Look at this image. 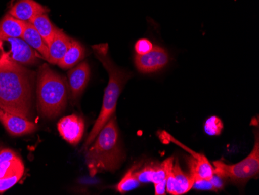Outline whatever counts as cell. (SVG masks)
Instances as JSON below:
<instances>
[{"label": "cell", "mask_w": 259, "mask_h": 195, "mask_svg": "<svg viewBox=\"0 0 259 195\" xmlns=\"http://www.w3.org/2000/svg\"><path fill=\"white\" fill-rule=\"evenodd\" d=\"M155 45H153L152 42L147 38H141L135 43V50L136 55H142L148 53L150 51L152 50Z\"/></svg>", "instance_id": "cell-24"}, {"label": "cell", "mask_w": 259, "mask_h": 195, "mask_svg": "<svg viewBox=\"0 0 259 195\" xmlns=\"http://www.w3.org/2000/svg\"><path fill=\"white\" fill-rule=\"evenodd\" d=\"M33 72L6 57L0 59V108L24 119L33 117Z\"/></svg>", "instance_id": "cell-1"}, {"label": "cell", "mask_w": 259, "mask_h": 195, "mask_svg": "<svg viewBox=\"0 0 259 195\" xmlns=\"http://www.w3.org/2000/svg\"><path fill=\"white\" fill-rule=\"evenodd\" d=\"M224 129L222 121L216 116L210 117L206 120L204 125V130L209 135H219Z\"/></svg>", "instance_id": "cell-22"}, {"label": "cell", "mask_w": 259, "mask_h": 195, "mask_svg": "<svg viewBox=\"0 0 259 195\" xmlns=\"http://www.w3.org/2000/svg\"><path fill=\"white\" fill-rule=\"evenodd\" d=\"M155 193L156 195H164L166 193V182L155 183Z\"/></svg>", "instance_id": "cell-26"}, {"label": "cell", "mask_w": 259, "mask_h": 195, "mask_svg": "<svg viewBox=\"0 0 259 195\" xmlns=\"http://www.w3.org/2000/svg\"><path fill=\"white\" fill-rule=\"evenodd\" d=\"M49 11V9L34 0H18L11 7L8 14L22 21L30 22L36 16L47 14Z\"/></svg>", "instance_id": "cell-11"}, {"label": "cell", "mask_w": 259, "mask_h": 195, "mask_svg": "<svg viewBox=\"0 0 259 195\" xmlns=\"http://www.w3.org/2000/svg\"><path fill=\"white\" fill-rule=\"evenodd\" d=\"M0 122L7 132L14 136L33 133L37 130V125L31 121L20 116L4 111L0 108Z\"/></svg>", "instance_id": "cell-9"}, {"label": "cell", "mask_w": 259, "mask_h": 195, "mask_svg": "<svg viewBox=\"0 0 259 195\" xmlns=\"http://www.w3.org/2000/svg\"><path fill=\"white\" fill-rule=\"evenodd\" d=\"M29 23H30L33 27L37 30V32L43 37L44 40L49 45L58 28L52 24V22L51 21L47 14H41L36 16Z\"/></svg>", "instance_id": "cell-19"}, {"label": "cell", "mask_w": 259, "mask_h": 195, "mask_svg": "<svg viewBox=\"0 0 259 195\" xmlns=\"http://www.w3.org/2000/svg\"><path fill=\"white\" fill-rule=\"evenodd\" d=\"M25 167L20 157L0 164V178L10 177L19 173H24Z\"/></svg>", "instance_id": "cell-20"}, {"label": "cell", "mask_w": 259, "mask_h": 195, "mask_svg": "<svg viewBox=\"0 0 259 195\" xmlns=\"http://www.w3.org/2000/svg\"><path fill=\"white\" fill-rule=\"evenodd\" d=\"M85 49L78 41L72 39L69 48L58 65L64 69H69L78 65L85 58Z\"/></svg>", "instance_id": "cell-17"}, {"label": "cell", "mask_w": 259, "mask_h": 195, "mask_svg": "<svg viewBox=\"0 0 259 195\" xmlns=\"http://www.w3.org/2000/svg\"><path fill=\"white\" fill-rule=\"evenodd\" d=\"M91 69L88 62H82L70 69L68 72V89L73 99H77L83 93L90 82Z\"/></svg>", "instance_id": "cell-10"}, {"label": "cell", "mask_w": 259, "mask_h": 195, "mask_svg": "<svg viewBox=\"0 0 259 195\" xmlns=\"http://www.w3.org/2000/svg\"><path fill=\"white\" fill-rule=\"evenodd\" d=\"M174 175V195H182L187 193L193 188L195 179L191 174L183 171L178 162L173 164Z\"/></svg>", "instance_id": "cell-18"}, {"label": "cell", "mask_w": 259, "mask_h": 195, "mask_svg": "<svg viewBox=\"0 0 259 195\" xmlns=\"http://www.w3.org/2000/svg\"><path fill=\"white\" fill-rule=\"evenodd\" d=\"M27 22L22 21L7 14L0 21V41L6 39L21 38Z\"/></svg>", "instance_id": "cell-14"}, {"label": "cell", "mask_w": 259, "mask_h": 195, "mask_svg": "<svg viewBox=\"0 0 259 195\" xmlns=\"http://www.w3.org/2000/svg\"><path fill=\"white\" fill-rule=\"evenodd\" d=\"M23 174L24 173H19L12 177L0 178V193H4L12 187H14L23 177Z\"/></svg>", "instance_id": "cell-23"}, {"label": "cell", "mask_w": 259, "mask_h": 195, "mask_svg": "<svg viewBox=\"0 0 259 195\" xmlns=\"http://www.w3.org/2000/svg\"><path fill=\"white\" fill-rule=\"evenodd\" d=\"M93 53L97 59L101 62L105 69L108 72L109 82L105 89L103 96V105L100 114L93 125L91 132L87 136V140L81 148L82 152H85L87 148L95 140L96 137L98 135L103 126L107 122L115 115L116 104L122 90L128 80L132 78V72L120 68L114 63L109 53L108 44H100L93 45Z\"/></svg>", "instance_id": "cell-2"}, {"label": "cell", "mask_w": 259, "mask_h": 195, "mask_svg": "<svg viewBox=\"0 0 259 195\" xmlns=\"http://www.w3.org/2000/svg\"><path fill=\"white\" fill-rule=\"evenodd\" d=\"M124 160L120 142L118 125L113 116L99 132L85 151V161L90 175L103 171L113 172Z\"/></svg>", "instance_id": "cell-3"}, {"label": "cell", "mask_w": 259, "mask_h": 195, "mask_svg": "<svg viewBox=\"0 0 259 195\" xmlns=\"http://www.w3.org/2000/svg\"><path fill=\"white\" fill-rule=\"evenodd\" d=\"M21 38L25 41L32 49L37 51L45 60L49 61V45L29 22L26 23L25 29Z\"/></svg>", "instance_id": "cell-15"}, {"label": "cell", "mask_w": 259, "mask_h": 195, "mask_svg": "<svg viewBox=\"0 0 259 195\" xmlns=\"http://www.w3.org/2000/svg\"><path fill=\"white\" fill-rule=\"evenodd\" d=\"M214 174L221 178L229 179L233 183L243 185L248 180L256 178L259 174L258 135L251 153L235 164H227L222 161H213Z\"/></svg>", "instance_id": "cell-5"}, {"label": "cell", "mask_w": 259, "mask_h": 195, "mask_svg": "<svg viewBox=\"0 0 259 195\" xmlns=\"http://www.w3.org/2000/svg\"><path fill=\"white\" fill-rule=\"evenodd\" d=\"M61 136L71 145H77L83 136L85 122L76 114L62 118L58 123Z\"/></svg>", "instance_id": "cell-8"}, {"label": "cell", "mask_w": 259, "mask_h": 195, "mask_svg": "<svg viewBox=\"0 0 259 195\" xmlns=\"http://www.w3.org/2000/svg\"><path fill=\"white\" fill-rule=\"evenodd\" d=\"M135 174L140 183H153L154 184L166 182V170L163 163L161 164H147L138 169L135 166Z\"/></svg>", "instance_id": "cell-13"}, {"label": "cell", "mask_w": 259, "mask_h": 195, "mask_svg": "<svg viewBox=\"0 0 259 195\" xmlns=\"http://www.w3.org/2000/svg\"><path fill=\"white\" fill-rule=\"evenodd\" d=\"M2 42L8 45V51L3 52V56L7 59L20 65H33L38 63L37 53L23 39L13 37Z\"/></svg>", "instance_id": "cell-7"}, {"label": "cell", "mask_w": 259, "mask_h": 195, "mask_svg": "<svg viewBox=\"0 0 259 195\" xmlns=\"http://www.w3.org/2000/svg\"><path fill=\"white\" fill-rule=\"evenodd\" d=\"M17 157H18L17 153L14 151L10 149V148H0V164L5 162V161L14 160Z\"/></svg>", "instance_id": "cell-25"}, {"label": "cell", "mask_w": 259, "mask_h": 195, "mask_svg": "<svg viewBox=\"0 0 259 195\" xmlns=\"http://www.w3.org/2000/svg\"><path fill=\"white\" fill-rule=\"evenodd\" d=\"M190 174L196 180H209L214 175L213 166L209 163L203 154H200L197 158L191 157L190 161Z\"/></svg>", "instance_id": "cell-16"}, {"label": "cell", "mask_w": 259, "mask_h": 195, "mask_svg": "<svg viewBox=\"0 0 259 195\" xmlns=\"http://www.w3.org/2000/svg\"><path fill=\"white\" fill-rule=\"evenodd\" d=\"M170 62V55L164 48L155 45L152 50L142 55H135V64L138 72L155 73L165 68Z\"/></svg>", "instance_id": "cell-6"}, {"label": "cell", "mask_w": 259, "mask_h": 195, "mask_svg": "<svg viewBox=\"0 0 259 195\" xmlns=\"http://www.w3.org/2000/svg\"><path fill=\"white\" fill-rule=\"evenodd\" d=\"M68 84L62 75L47 64L40 68L37 77V97L38 109L47 118L59 115L66 107Z\"/></svg>", "instance_id": "cell-4"}, {"label": "cell", "mask_w": 259, "mask_h": 195, "mask_svg": "<svg viewBox=\"0 0 259 195\" xmlns=\"http://www.w3.org/2000/svg\"><path fill=\"white\" fill-rule=\"evenodd\" d=\"M140 184L141 183L135 176V167H133L126 172V174L116 187V190H118L120 193H126L138 188Z\"/></svg>", "instance_id": "cell-21"}, {"label": "cell", "mask_w": 259, "mask_h": 195, "mask_svg": "<svg viewBox=\"0 0 259 195\" xmlns=\"http://www.w3.org/2000/svg\"><path fill=\"white\" fill-rule=\"evenodd\" d=\"M72 38L68 37L60 29H57L53 38L49 44V61L53 65H58L69 48Z\"/></svg>", "instance_id": "cell-12"}]
</instances>
